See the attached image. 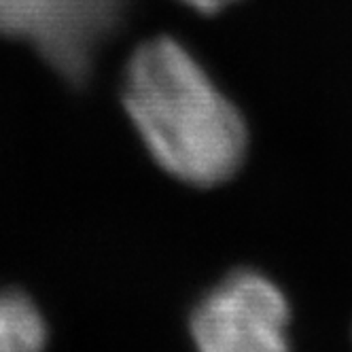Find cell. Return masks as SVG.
I'll use <instances>...</instances> for the list:
<instances>
[{
  "label": "cell",
  "mask_w": 352,
  "mask_h": 352,
  "mask_svg": "<svg viewBox=\"0 0 352 352\" xmlns=\"http://www.w3.org/2000/svg\"><path fill=\"white\" fill-rule=\"evenodd\" d=\"M183 3H187L189 7L197 9L199 13L212 15V13L221 11L223 7H228V5L236 3V0H183Z\"/></svg>",
  "instance_id": "5b68a950"
},
{
  "label": "cell",
  "mask_w": 352,
  "mask_h": 352,
  "mask_svg": "<svg viewBox=\"0 0 352 352\" xmlns=\"http://www.w3.org/2000/svg\"><path fill=\"white\" fill-rule=\"evenodd\" d=\"M47 327L32 301L17 291H0V352L38 350Z\"/></svg>",
  "instance_id": "277c9868"
},
{
  "label": "cell",
  "mask_w": 352,
  "mask_h": 352,
  "mask_svg": "<svg viewBox=\"0 0 352 352\" xmlns=\"http://www.w3.org/2000/svg\"><path fill=\"white\" fill-rule=\"evenodd\" d=\"M123 9L125 0H0V34L28 41L66 79L83 81Z\"/></svg>",
  "instance_id": "7a4b0ae2"
},
{
  "label": "cell",
  "mask_w": 352,
  "mask_h": 352,
  "mask_svg": "<svg viewBox=\"0 0 352 352\" xmlns=\"http://www.w3.org/2000/svg\"><path fill=\"white\" fill-rule=\"evenodd\" d=\"M289 306L255 272H236L193 310L191 333L206 352H276L287 348Z\"/></svg>",
  "instance_id": "3957f363"
},
{
  "label": "cell",
  "mask_w": 352,
  "mask_h": 352,
  "mask_svg": "<svg viewBox=\"0 0 352 352\" xmlns=\"http://www.w3.org/2000/svg\"><path fill=\"white\" fill-rule=\"evenodd\" d=\"M123 104L155 162L185 183H223L244 160L246 125L238 109L172 38L134 52Z\"/></svg>",
  "instance_id": "6da1fadb"
}]
</instances>
